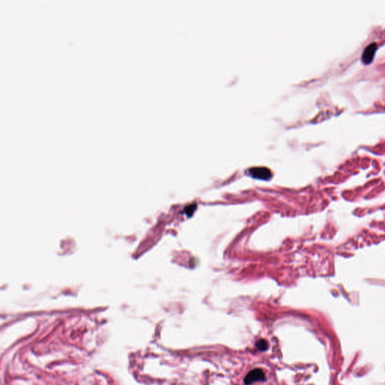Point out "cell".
Masks as SVG:
<instances>
[{
  "instance_id": "obj_4",
  "label": "cell",
  "mask_w": 385,
  "mask_h": 385,
  "mask_svg": "<svg viewBox=\"0 0 385 385\" xmlns=\"http://www.w3.org/2000/svg\"><path fill=\"white\" fill-rule=\"evenodd\" d=\"M256 346L257 348H258V350L264 351V350H266L268 348V342H266V340H264V339H260V340H259L258 342H257Z\"/></svg>"
},
{
  "instance_id": "obj_3",
  "label": "cell",
  "mask_w": 385,
  "mask_h": 385,
  "mask_svg": "<svg viewBox=\"0 0 385 385\" xmlns=\"http://www.w3.org/2000/svg\"><path fill=\"white\" fill-rule=\"evenodd\" d=\"M265 378H266V375H265L264 371L261 369H255L251 370L246 375L245 378V384L250 385L254 382L264 381Z\"/></svg>"
},
{
  "instance_id": "obj_1",
  "label": "cell",
  "mask_w": 385,
  "mask_h": 385,
  "mask_svg": "<svg viewBox=\"0 0 385 385\" xmlns=\"http://www.w3.org/2000/svg\"><path fill=\"white\" fill-rule=\"evenodd\" d=\"M248 172L252 178L259 180H268L272 176L271 170L266 167H252L249 169Z\"/></svg>"
},
{
  "instance_id": "obj_2",
  "label": "cell",
  "mask_w": 385,
  "mask_h": 385,
  "mask_svg": "<svg viewBox=\"0 0 385 385\" xmlns=\"http://www.w3.org/2000/svg\"><path fill=\"white\" fill-rule=\"evenodd\" d=\"M378 50V45L375 42H371L364 49L362 54L361 60L363 64L369 65L374 60L375 54Z\"/></svg>"
}]
</instances>
